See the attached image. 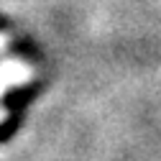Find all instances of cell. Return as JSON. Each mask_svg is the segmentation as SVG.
I'll return each mask as SVG.
<instances>
[{"label": "cell", "instance_id": "6da1fadb", "mask_svg": "<svg viewBox=\"0 0 161 161\" xmlns=\"http://www.w3.org/2000/svg\"><path fill=\"white\" fill-rule=\"evenodd\" d=\"M0 44H5V38H0Z\"/></svg>", "mask_w": 161, "mask_h": 161}]
</instances>
